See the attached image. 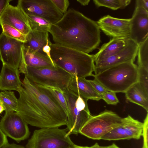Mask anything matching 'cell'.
<instances>
[{"mask_svg": "<svg viewBox=\"0 0 148 148\" xmlns=\"http://www.w3.org/2000/svg\"><path fill=\"white\" fill-rule=\"evenodd\" d=\"M138 67L148 69V38L138 45Z\"/></svg>", "mask_w": 148, "mask_h": 148, "instance_id": "d4e9b609", "label": "cell"}, {"mask_svg": "<svg viewBox=\"0 0 148 148\" xmlns=\"http://www.w3.org/2000/svg\"><path fill=\"white\" fill-rule=\"evenodd\" d=\"M18 69L3 64L0 73V90H14L18 92L22 87Z\"/></svg>", "mask_w": 148, "mask_h": 148, "instance_id": "ac0fdd59", "label": "cell"}, {"mask_svg": "<svg viewBox=\"0 0 148 148\" xmlns=\"http://www.w3.org/2000/svg\"><path fill=\"white\" fill-rule=\"evenodd\" d=\"M5 110L4 107L3 106L1 97V92H0V114Z\"/></svg>", "mask_w": 148, "mask_h": 148, "instance_id": "ab89813d", "label": "cell"}, {"mask_svg": "<svg viewBox=\"0 0 148 148\" xmlns=\"http://www.w3.org/2000/svg\"><path fill=\"white\" fill-rule=\"evenodd\" d=\"M17 5L26 15L40 17L52 24L59 21L64 15L51 0H19Z\"/></svg>", "mask_w": 148, "mask_h": 148, "instance_id": "9c48e42d", "label": "cell"}, {"mask_svg": "<svg viewBox=\"0 0 148 148\" xmlns=\"http://www.w3.org/2000/svg\"><path fill=\"white\" fill-rule=\"evenodd\" d=\"M140 1L143 8L148 11V0H140Z\"/></svg>", "mask_w": 148, "mask_h": 148, "instance_id": "74e56055", "label": "cell"}, {"mask_svg": "<svg viewBox=\"0 0 148 148\" xmlns=\"http://www.w3.org/2000/svg\"><path fill=\"white\" fill-rule=\"evenodd\" d=\"M130 18H116L105 16L97 22L100 29L106 35L112 38H129Z\"/></svg>", "mask_w": 148, "mask_h": 148, "instance_id": "9a60e30c", "label": "cell"}, {"mask_svg": "<svg viewBox=\"0 0 148 148\" xmlns=\"http://www.w3.org/2000/svg\"><path fill=\"white\" fill-rule=\"evenodd\" d=\"M77 1L83 6L88 5L90 1V0H77Z\"/></svg>", "mask_w": 148, "mask_h": 148, "instance_id": "f35d334b", "label": "cell"}, {"mask_svg": "<svg viewBox=\"0 0 148 148\" xmlns=\"http://www.w3.org/2000/svg\"><path fill=\"white\" fill-rule=\"evenodd\" d=\"M138 45L130 39L125 46L115 55L95 63V75L105 70L123 63L134 62L137 56Z\"/></svg>", "mask_w": 148, "mask_h": 148, "instance_id": "5bb4252c", "label": "cell"}, {"mask_svg": "<svg viewBox=\"0 0 148 148\" xmlns=\"http://www.w3.org/2000/svg\"><path fill=\"white\" fill-rule=\"evenodd\" d=\"M2 32L6 36L19 41L23 43L26 41V36L17 29L5 23H0Z\"/></svg>", "mask_w": 148, "mask_h": 148, "instance_id": "4316f807", "label": "cell"}, {"mask_svg": "<svg viewBox=\"0 0 148 148\" xmlns=\"http://www.w3.org/2000/svg\"><path fill=\"white\" fill-rule=\"evenodd\" d=\"M8 143L7 137L0 128V148Z\"/></svg>", "mask_w": 148, "mask_h": 148, "instance_id": "836d02e7", "label": "cell"}, {"mask_svg": "<svg viewBox=\"0 0 148 148\" xmlns=\"http://www.w3.org/2000/svg\"><path fill=\"white\" fill-rule=\"evenodd\" d=\"M116 92L110 91H107L101 96L103 99L108 104L116 105L119 102Z\"/></svg>", "mask_w": 148, "mask_h": 148, "instance_id": "f1b7e54d", "label": "cell"}, {"mask_svg": "<svg viewBox=\"0 0 148 148\" xmlns=\"http://www.w3.org/2000/svg\"><path fill=\"white\" fill-rule=\"evenodd\" d=\"M122 118L114 112L106 110L99 114L92 116L79 133L90 138L99 140L122 123Z\"/></svg>", "mask_w": 148, "mask_h": 148, "instance_id": "ba28073f", "label": "cell"}, {"mask_svg": "<svg viewBox=\"0 0 148 148\" xmlns=\"http://www.w3.org/2000/svg\"><path fill=\"white\" fill-rule=\"evenodd\" d=\"M129 38H112L104 44L99 51L93 55L95 63L113 56L122 50L126 45Z\"/></svg>", "mask_w": 148, "mask_h": 148, "instance_id": "d6986e66", "label": "cell"}, {"mask_svg": "<svg viewBox=\"0 0 148 148\" xmlns=\"http://www.w3.org/2000/svg\"><path fill=\"white\" fill-rule=\"evenodd\" d=\"M76 145L71 139L67 128H41L35 130L26 148H74Z\"/></svg>", "mask_w": 148, "mask_h": 148, "instance_id": "5b68a950", "label": "cell"}, {"mask_svg": "<svg viewBox=\"0 0 148 148\" xmlns=\"http://www.w3.org/2000/svg\"><path fill=\"white\" fill-rule=\"evenodd\" d=\"M95 5L97 7L103 6L116 10L123 8L128 5L131 0H94Z\"/></svg>", "mask_w": 148, "mask_h": 148, "instance_id": "484cf974", "label": "cell"}, {"mask_svg": "<svg viewBox=\"0 0 148 148\" xmlns=\"http://www.w3.org/2000/svg\"><path fill=\"white\" fill-rule=\"evenodd\" d=\"M0 23L13 27L25 36L32 31L27 15L18 5L8 4L1 15Z\"/></svg>", "mask_w": 148, "mask_h": 148, "instance_id": "2e32d148", "label": "cell"}, {"mask_svg": "<svg viewBox=\"0 0 148 148\" xmlns=\"http://www.w3.org/2000/svg\"><path fill=\"white\" fill-rule=\"evenodd\" d=\"M56 8L63 14L67 11L69 5V2L68 0H51Z\"/></svg>", "mask_w": 148, "mask_h": 148, "instance_id": "f546056e", "label": "cell"}, {"mask_svg": "<svg viewBox=\"0 0 148 148\" xmlns=\"http://www.w3.org/2000/svg\"><path fill=\"white\" fill-rule=\"evenodd\" d=\"M23 43L2 32L0 34V59L3 64L18 69L22 58Z\"/></svg>", "mask_w": 148, "mask_h": 148, "instance_id": "7c38bea8", "label": "cell"}, {"mask_svg": "<svg viewBox=\"0 0 148 148\" xmlns=\"http://www.w3.org/2000/svg\"><path fill=\"white\" fill-rule=\"evenodd\" d=\"M148 38V11L142 6L140 0H136L130 18V38L139 45Z\"/></svg>", "mask_w": 148, "mask_h": 148, "instance_id": "4fadbf2b", "label": "cell"}, {"mask_svg": "<svg viewBox=\"0 0 148 148\" xmlns=\"http://www.w3.org/2000/svg\"><path fill=\"white\" fill-rule=\"evenodd\" d=\"M137 66L134 62H124L110 67L93 77L107 90L125 93L138 82Z\"/></svg>", "mask_w": 148, "mask_h": 148, "instance_id": "277c9868", "label": "cell"}, {"mask_svg": "<svg viewBox=\"0 0 148 148\" xmlns=\"http://www.w3.org/2000/svg\"><path fill=\"white\" fill-rule=\"evenodd\" d=\"M11 0H0V17L7 6Z\"/></svg>", "mask_w": 148, "mask_h": 148, "instance_id": "e575fe53", "label": "cell"}, {"mask_svg": "<svg viewBox=\"0 0 148 148\" xmlns=\"http://www.w3.org/2000/svg\"><path fill=\"white\" fill-rule=\"evenodd\" d=\"M143 123L128 115L122 118V123L101 138L108 140L138 139L142 136Z\"/></svg>", "mask_w": 148, "mask_h": 148, "instance_id": "8fae6325", "label": "cell"}, {"mask_svg": "<svg viewBox=\"0 0 148 148\" xmlns=\"http://www.w3.org/2000/svg\"><path fill=\"white\" fill-rule=\"evenodd\" d=\"M63 92L69 110L66 124L68 134L77 135L92 115L87 101L68 88Z\"/></svg>", "mask_w": 148, "mask_h": 148, "instance_id": "52a82bcc", "label": "cell"}, {"mask_svg": "<svg viewBox=\"0 0 148 148\" xmlns=\"http://www.w3.org/2000/svg\"><path fill=\"white\" fill-rule=\"evenodd\" d=\"M1 97L5 112L16 111L18 100L13 92L8 91L1 92Z\"/></svg>", "mask_w": 148, "mask_h": 148, "instance_id": "cb8c5ba5", "label": "cell"}, {"mask_svg": "<svg viewBox=\"0 0 148 148\" xmlns=\"http://www.w3.org/2000/svg\"><path fill=\"white\" fill-rule=\"evenodd\" d=\"M51 48L49 45L48 43L45 45L43 48L42 51L47 56L52 60L51 56Z\"/></svg>", "mask_w": 148, "mask_h": 148, "instance_id": "d590c367", "label": "cell"}, {"mask_svg": "<svg viewBox=\"0 0 148 148\" xmlns=\"http://www.w3.org/2000/svg\"><path fill=\"white\" fill-rule=\"evenodd\" d=\"M142 136L143 137V143L142 148H148V114L144 120Z\"/></svg>", "mask_w": 148, "mask_h": 148, "instance_id": "4dcf8cb0", "label": "cell"}, {"mask_svg": "<svg viewBox=\"0 0 148 148\" xmlns=\"http://www.w3.org/2000/svg\"><path fill=\"white\" fill-rule=\"evenodd\" d=\"M22 55L27 66L36 68H55L56 67L47 56L29 52L23 47Z\"/></svg>", "mask_w": 148, "mask_h": 148, "instance_id": "44dd1931", "label": "cell"}, {"mask_svg": "<svg viewBox=\"0 0 148 148\" xmlns=\"http://www.w3.org/2000/svg\"><path fill=\"white\" fill-rule=\"evenodd\" d=\"M27 16L32 31L49 32L52 24L48 21L36 16L32 15Z\"/></svg>", "mask_w": 148, "mask_h": 148, "instance_id": "603a6c76", "label": "cell"}, {"mask_svg": "<svg viewBox=\"0 0 148 148\" xmlns=\"http://www.w3.org/2000/svg\"><path fill=\"white\" fill-rule=\"evenodd\" d=\"M71 92L87 101L89 99L99 101L102 99L86 78L73 76L68 88Z\"/></svg>", "mask_w": 148, "mask_h": 148, "instance_id": "e0dca14e", "label": "cell"}, {"mask_svg": "<svg viewBox=\"0 0 148 148\" xmlns=\"http://www.w3.org/2000/svg\"><path fill=\"white\" fill-rule=\"evenodd\" d=\"M18 93L16 112L28 124L40 128L66 125L65 111L45 87L29 81L25 76Z\"/></svg>", "mask_w": 148, "mask_h": 148, "instance_id": "6da1fadb", "label": "cell"}, {"mask_svg": "<svg viewBox=\"0 0 148 148\" xmlns=\"http://www.w3.org/2000/svg\"><path fill=\"white\" fill-rule=\"evenodd\" d=\"M94 90L101 96L107 90L99 82L95 79L87 80Z\"/></svg>", "mask_w": 148, "mask_h": 148, "instance_id": "1f68e13d", "label": "cell"}, {"mask_svg": "<svg viewBox=\"0 0 148 148\" xmlns=\"http://www.w3.org/2000/svg\"><path fill=\"white\" fill-rule=\"evenodd\" d=\"M43 86L48 89L55 97L64 109L67 116L69 114V110L63 91L58 88L54 87Z\"/></svg>", "mask_w": 148, "mask_h": 148, "instance_id": "83f0119b", "label": "cell"}, {"mask_svg": "<svg viewBox=\"0 0 148 148\" xmlns=\"http://www.w3.org/2000/svg\"><path fill=\"white\" fill-rule=\"evenodd\" d=\"M23 73L32 82L56 88L62 91L68 88L73 76L57 66L55 68H36L26 66Z\"/></svg>", "mask_w": 148, "mask_h": 148, "instance_id": "8992f818", "label": "cell"}, {"mask_svg": "<svg viewBox=\"0 0 148 148\" xmlns=\"http://www.w3.org/2000/svg\"><path fill=\"white\" fill-rule=\"evenodd\" d=\"M74 148H120L114 143L106 146H99L97 143H96L90 147L81 146L76 145Z\"/></svg>", "mask_w": 148, "mask_h": 148, "instance_id": "d6a6232c", "label": "cell"}, {"mask_svg": "<svg viewBox=\"0 0 148 148\" xmlns=\"http://www.w3.org/2000/svg\"><path fill=\"white\" fill-rule=\"evenodd\" d=\"M125 93L127 101L142 107L148 112V95L144 92L138 82L130 88Z\"/></svg>", "mask_w": 148, "mask_h": 148, "instance_id": "7402d4cb", "label": "cell"}, {"mask_svg": "<svg viewBox=\"0 0 148 148\" xmlns=\"http://www.w3.org/2000/svg\"><path fill=\"white\" fill-rule=\"evenodd\" d=\"M49 32L54 43L88 54L101 42L97 22L75 9L69 8Z\"/></svg>", "mask_w": 148, "mask_h": 148, "instance_id": "7a4b0ae2", "label": "cell"}, {"mask_svg": "<svg viewBox=\"0 0 148 148\" xmlns=\"http://www.w3.org/2000/svg\"><path fill=\"white\" fill-rule=\"evenodd\" d=\"M48 32L32 31L26 36V41L23 43V47L29 52L47 56L42 49L48 43Z\"/></svg>", "mask_w": 148, "mask_h": 148, "instance_id": "ffe728a7", "label": "cell"}, {"mask_svg": "<svg viewBox=\"0 0 148 148\" xmlns=\"http://www.w3.org/2000/svg\"><path fill=\"white\" fill-rule=\"evenodd\" d=\"M48 44L51 58L56 66L78 78L93 76L95 65L93 55L52 43L49 40Z\"/></svg>", "mask_w": 148, "mask_h": 148, "instance_id": "3957f363", "label": "cell"}, {"mask_svg": "<svg viewBox=\"0 0 148 148\" xmlns=\"http://www.w3.org/2000/svg\"><path fill=\"white\" fill-rule=\"evenodd\" d=\"M0 128L7 137L18 142L27 139L30 134L28 124L16 112H5L0 121Z\"/></svg>", "mask_w": 148, "mask_h": 148, "instance_id": "30bf717a", "label": "cell"}, {"mask_svg": "<svg viewBox=\"0 0 148 148\" xmlns=\"http://www.w3.org/2000/svg\"><path fill=\"white\" fill-rule=\"evenodd\" d=\"M1 148H26V147L15 143H8Z\"/></svg>", "mask_w": 148, "mask_h": 148, "instance_id": "8d00e7d4", "label": "cell"}]
</instances>
